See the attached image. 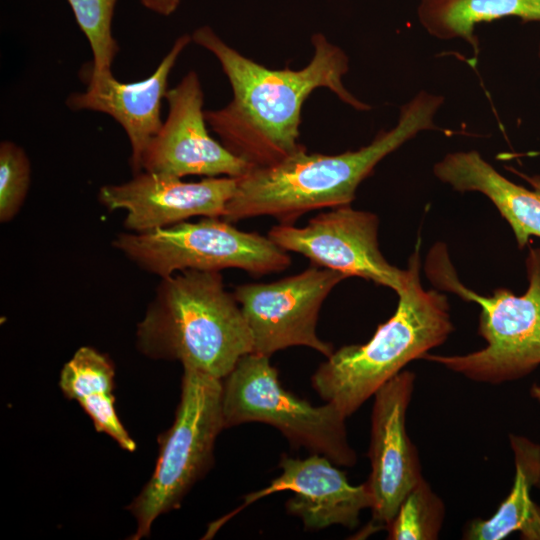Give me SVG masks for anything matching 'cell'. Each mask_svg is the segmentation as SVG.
<instances>
[{
  "instance_id": "obj_11",
  "label": "cell",
  "mask_w": 540,
  "mask_h": 540,
  "mask_svg": "<svg viewBox=\"0 0 540 540\" xmlns=\"http://www.w3.org/2000/svg\"><path fill=\"white\" fill-rule=\"evenodd\" d=\"M165 99L168 115L142 154L141 172L181 179L192 175L238 178L253 167L210 136L195 71L168 89Z\"/></svg>"
},
{
  "instance_id": "obj_1",
  "label": "cell",
  "mask_w": 540,
  "mask_h": 540,
  "mask_svg": "<svg viewBox=\"0 0 540 540\" xmlns=\"http://www.w3.org/2000/svg\"><path fill=\"white\" fill-rule=\"evenodd\" d=\"M191 36L216 57L233 91L225 107L205 110L207 124L231 153L253 167L279 163L304 147L298 142L302 106L315 89L328 88L356 110L371 108L344 86L349 58L321 33L312 36L313 57L299 70L267 68L229 46L209 26Z\"/></svg>"
},
{
  "instance_id": "obj_13",
  "label": "cell",
  "mask_w": 540,
  "mask_h": 540,
  "mask_svg": "<svg viewBox=\"0 0 540 540\" xmlns=\"http://www.w3.org/2000/svg\"><path fill=\"white\" fill-rule=\"evenodd\" d=\"M237 178L206 177L198 182L142 171L134 178L99 189L107 209L125 210L124 226L141 233L172 226L195 216L222 218Z\"/></svg>"
},
{
  "instance_id": "obj_5",
  "label": "cell",
  "mask_w": 540,
  "mask_h": 540,
  "mask_svg": "<svg viewBox=\"0 0 540 540\" xmlns=\"http://www.w3.org/2000/svg\"><path fill=\"white\" fill-rule=\"evenodd\" d=\"M525 266L528 280L525 293L516 295L500 287L490 296H483L460 281L447 246L435 244L425 260L426 276L437 289L480 306L478 333L486 346L464 355L427 353L422 359L488 384L515 381L537 369L540 365V247L529 246Z\"/></svg>"
},
{
  "instance_id": "obj_2",
  "label": "cell",
  "mask_w": 540,
  "mask_h": 540,
  "mask_svg": "<svg viewBox=\"0 0 540 540\" xmlns=\"http://www.w3.org/2000/svg\"><path fill=\"white\" fill-rule=\"evenodd\" d=\"M443 102L442 96L419 92L401 107L392 129L358 150L326 155L302 147L279 163L252 167L237 178L222 219L234 223L271 216L293 224L307 212L351 204L360 183L382 159L419 132L439 129L434 117Z\"/></svg>"
},
{
  "instance_id": "obj_7",
  "label": "cell",
  "mask_w": 540,
  "mask_h": 540,
  "mask_svg": "<svg viewBox=\"0 0 540 540\" xmlns=\"http://www.w3.org/2000/svg\"><path fill=\"white\" fill-rule=\"evenodd\" d=\"M270 357L251 352L222 379L225 428L261 422L278 429L295 447L323 455L338 466H353L346 417L331 403L313 406L285 390Z\"/></svg>"
},
{
  "instance_id": "obj_15",
  "label": "cell",
  "mask_w": 540,
  "mask_h": 540,
  "mask_svg": "<svg viewBox=\"0 0 540 540\" xmlns=\"http://www.w3.org/2000/svg\"><path fill=\"white\" fill-rule=\"evenodd\" d=\"M191 41V35L179 36L154 72L138 82L123 83L112 71L95 74L88 69L87 89L70 94L66 100L71 110L101 112L121 125L130 142V165L135 174L141 172L142 154L162 126L161 104L169 75Z\"/></svg>"
},
{
  "instance_id": "obj_21",
  "label": "cell",
  "mask_w": 540,
  "mask_h": 540,
  "mask_svg": "<svg viewBox=\"0 0 540 540\" xmlns=\"http://www.w3.org/2000/svg\"><path fill=\"white\" fill-rule=\"evenodd\" d=\"M67 1L92 51L89 70L95 74L111 71L119 52L118 42L112 34V20L118 0Z\"/></svg>"
},
{
  "instance_id": "obj_24",
  "label": "cell",
  "mask_w": 540,
  "mask_h": 540,
  "mask_svg": "<svg viewBox=\"0 0 540 540\" xmlns=\"http://www.w3.org/2000/svg\"><path fill=\"white\" fill-rule=\"evenodd\" d=\"M530 395L540 403V383H534L530 389Z\"/></svg>"
},
{
  "instance_id": "obj_25",
  "label": "cell",
  "mask_w": 540,
  "mask_h": 540,
  "mask_svg": "<svg viewBox=\"0 0 540 540\" xmlns=\"http://www.w3.org/2000/svg\"><path fill=\"white\" fill-rule=\"evenodd\" d=\"M537 488L540 489V477H539V480H538Z\"/></svg>"
},
{
  "instance_id": "obj_9",
  "label": "cell",
  "mask_w": 540,
  "mask_h": 540,
  "mask_svg": "<svg viewBox=\"0 0 540 540\" xmlns=\"http://www.w3.org/2000/svg\"><path fill=\"white\" fill-rule=\"evenodd\" d=\"M347 277L313 266L271 283H246L234 290L253 341V352L270 357L292 346H305L329 357L330 343L316 331L319 311L331 290Z\"/></svg>"
},
{
  "instance_id": "obj_26",
  "label": "cell",
  "mask_w": 540,
  "mask_h": 540,
  "mask_svg": "<svg viewBox=\"0 0 540 540\" xmlns=\"http://www.w3.org/2000/svg\"><path fill=\"white\" fill-rule=\"evenodd\" d=\"M538 55H539V58H540V44H539V49H538Z\"/></svg>"
},
{
  "instance_id": "obj_6",
  "label": "cell",
  "mask_w": 540,
  "mask_h": 540,
  "mask_svg": "<svg viewBox=\"0 0 540 540\" xmlns=\"http://www.w3.org/2000/svg\"><path fill=\"white\" fill-rule=\"evenodd\" d=\"M183 370L180 402L172 426L159 439L155 470L127 507L137 522L133 540L149 536L154 520L179 506L211 466L216 438L225 428L222 380L193 368Z\"/></svg>"
},
{
  "instance_id": "obj_18",
  "label": "cell",
  "mask_w": 540,
  "mask_h": 540,
  "mask_svg": "<svg viewBox=\"0 0 540 540\" xmlns=\"http://www.w3.org/2000/svg\"><path fill=\"white\" fill-rule=\"evenodd\" d=\"M114 376V366L105 355L83 346L62 368L59 386L66 398L80 404L98 432L132 452L136 444L115 410Z\"/></svg>"
},
{
  "instance_id": "obj_4",
  "label": "cell",
  "mask_w": 540,
  "mask_h": 540,
  "mask_svg": "<svg viewBox=\"0 0 540 540\" xmlns=\"http://www.w3.org/2000/svg\"><path fill=\"white\" fill-rule=\"evenodd\" d=\"M419 244L409 257L394 314L365 344L345 345L312 376L319 396L346 418L411 361L422 359L453 332L447 296L420 282Z\"/></svg>"
},
{
  "instance_id": "obj_10",
  "label": "cell",
  "mask_w": 540,
  "mask_h": 540,
  "mask_svg": "<svg viewBox=\"0 0 540 540\" xmlns=\"http://www.w3.org/2000/svg\"><path fill=\"white\" fill-rule=\"evenodd\" d=\"M376 214L353 209L350 204L314 216L307 225L279 223L268 237L287 252L308 258L315 266L360 277L398 293L406 270L391 265L378 244Z\"/></svg>"
},
{
  "instance_id": "obj_20",
  "label": "cell",
  "mask_w": 540,
  "mask_h": 540,
  "mask_svg": "<svg viewBox=\"0 0 540 540\" xmlns=\"http://www.w3.org/2000/svg\"><path fill=\"white\" fill-rule=\"evenodd\" d=\"M445 517V505L421 478L402 501L387 526L390 540L438 539Z\"/></svg>"
},
{
  "instance_id": "obj_22",
  "label": "cell",
  "mask_w": 540,
  "mask_h": 540,
  "mask_svg": "<svg viewBox=\"0 0 540 540\" xmlns=\"http://www.w3.org/2000/svg\"><path fill=\"white\" fill-rule=\"evenodd\" d=\"M31 168L25 151L12 141L0 144V221L19 212L30 185Z\"/></svg>"
},
{
  "instance_id": "obj_23",
  "label": "cell",
  "mask_w": 540,
  "mask_h": 540,
  "mask_svg": "<svg viewBox=\"0 0 540 540\" xmlns=\"http://www.w3.org/2000/svg\"><path fill=\"white\" fill-rule=\"evenodd\" d=\"M181 0H141L147 9L164 16L172 14L179 6Z\"/></svg>"
},
{
  "instance_id": "obj_12",
  "label": "cell",
  "mask_w": 540,
  "mask_h": 540,
  "mask_svg": "<svg viewBox=\"0 0 540 540\" xmlns=\"http://www.w3.org/2000/svg\"><path fill=\"white\" fill-rule=\"evenodd\" d=\"M415 374L402 370L374 394L368 456L372 527L387 528L402 501L422 475L418 451L406 430Z\"/></svg>"
},
{
  "instance_id": "obj_3",
  "label": "cell",
  "mask_w": 540,
  "mask_h": 540,
  "mask_svg": "<svg viewBox=\"0 0 540 540\" xmlns=\"http://www.w3.org/2000/svg\"><path fill=\"white\" fill-rule=\"evenodd\" d=\"M136 336L144 355L221 380L253 352L241 307L219 271L184 270L161 278Z\"/></svg>"
},
{
  "instance_id": "obj_17",
  "label": "cell",
  "mask_w": 540,
  "mask_h": 540,
  "mask_svg": "<svg viewBox=\"0 0 540 540\" xmlns=\"http://www.w3.org/2000/svg\"><path fill=\"white\" fill-rule=\"evenodd\" d=\"M509 442L515 463L512 489L491 517L469 522L464 539L502 540L519 532L522 539L540 540V506L531 498L540 477V445L516 434H509Z\"/></svg>"
},
{
  "instance_id": "obj_8",
  "label": "cell",
  "mask_w": 540,
  "mask_h": 540,
  "mask_svg": "<svg viewBox=\"0 0 540 540\" xmlns=\"http://www.w3.org/2000/svg\"><path fill=\"white\" fill-rule=\"evenodd\" d=\"M113 245L138 267L161 278L184 270L220 272L226 268L265 275L291 264L288 252L268 236L242 231L220 217L124 232Z\"/></svg>"
},
{
  "instance_id": "obj_16",
  "label": "cell",
  "mask_w": 540,
  "mask_h": 540,
  "mask_svg": "<svg viewBox=\"0 0 540 540\" xmlns=\"http://www.w3.org/2000/svg\"><path fill=\"white\" fill-rule=\"evenodd\" d=\"M515 172L530 189L507 179L475 150L448 153L433 167L434 175L454 190L485 195L511 227L518 248L523 249L532 236L540 238V175Z\"/></svg>"
},
{
  "instance_id": "obj_14",
  "label": "cell",
  "mask_w": 540,
  "mask_h": 540,
  "mask_svg": "<svg viewBox=\"0 0 540 540\" xmlns=\"http://www.w3.org/2000/svg\"><path fill=\"white\" fill-rule=\"evenodd\" d=\"M327 457L312 453L306 458L283 455L280 475L262 490L244 497V506L280 491H291L286 510L300 518L305 529L319 530L332 525L353 529L362 510L370 508L371 495L364 483L352 485L344 471Z\"/></svg>"
},
{
  "instance_id": "obj_19",
  "label": "cell",
  "mask_w": 540,
  "mask_h": 540,
  "mask_svg": "<svg viewBox=\"0 0 540 540\" xmlns=\"http://www.w3.org/2000/svg\"><path fill=\"white\" fill-rule=\"evenodd\" d=\"M418 16L432 36L467 42L476 59L480 51L476 24L511 16L540 21V0H421Z\"/></svg>"
}]
</instances>
